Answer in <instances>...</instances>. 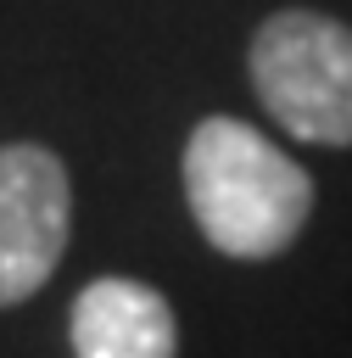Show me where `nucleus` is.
<instances>
[{"instance_id":"f257e3e1","label":"nucleus","mask_w":352,"mask_h":358,"mask_svg":"<svg viewBox=\"0 0 352 358\" xmlns=\"http://www.w3.org/2000/svg\"><path fill=\"white\" fill-rule=\"evenodd\" d=\"M184 196L201 235L229 257H274L313 213V179L240 117L196 123L184 145Z\"/></svg>"},{"instance_id":"f03ea898","label":"nucleus","mask_w":352,"mask_h":358,"mask_svg":"<svg viewBox=\"0 0 352 358\" xmlns=\"http://www.w3.org/2000/svg\"><path fill=\"white\" fill-rule=\"evenodd\" d=\"M257 101L313 145H352V28L324 11H279L251 39Z\"/></svg>"},{"instance_id":"7ed1b4c3","label":"nucleus","mask_w":352,"mask_h":358,"mask_svg":"<svg viewBox=\"0 0 352 358\" xmlns=\"http://www.w3.org/2000/svg\"><path fill=\"white\" fill-rule=\"evenodd\" d=\"M67 246V168L45 145H0V308L28 302Z\"/></svg>"},{"instance_id":"20e7f679","label":"nucleus","mask_w":352,"mask_h":358,"mask_svg":"<svg viewBox=\"0 0 352 358\" xmlns=\"http://www.w3.org/2000/svg\"><path fill=\"white\" fill-rule=\"evenodd\" d=\"M73 358H173L179 324L162 291L140 280H89L67 319Z\"/></svg>"}]
</instances>
